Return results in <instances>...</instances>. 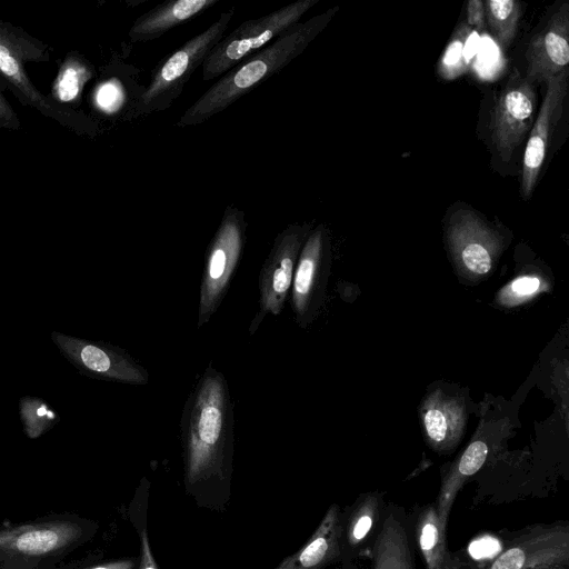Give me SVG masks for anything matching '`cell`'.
I'll return each instance as SVG.
<instances>
[{"label":"cell","mask_w":569,"mask_h":569,"mask_svg":"<svg viewBox=\"0 0 569 569\" xmlns=\"http://www.w3.org/2000/svg\"><path fill=\"white\" fill-rule=\"evenodd\" d=\"M92 66L79 53H69L60 66L50 98L58 104L76 109L86 83L92 78Z\"/></svg>","instance_id":"ffe728a7"},{"label":"cell","mask_w":569,"mask_h":569,"mask_svg":"<svg viewBox=\"0 0 569 569\" xmlns=\"http://www.w3.org/2000/svg\"><path fill=\"white\" fill-rule=\"evenodd\" d=\"M569 565V526H536L518 536L483 569H558Z\"/></svg>","instance_id":"9c48e42d"},{"label":"cell","mask_w":569,"mask_h":569,"mask_svg":"<svg viewBox=\"0 0 569 569\" xmlns=\"http://www.w3.org/2000/svg\"><path fill=\"white\" fill-rule=\"evenodd\" d=\"M378 508L376 495H368L361 499L349 521L348 540L350 545L357 546L367 538L377 520Z\"/></svg>","instance_id":"7402d4cb"},{"label":"cell","mask_w":569,"mask_h":569,"mask_svg":"<svg viewBox=\"0 0 569 569\" xmlns=\"http://www.w3.org/2000/svg\"><path fill=\"white\" fill-rule=\"evenodd\" d=\"M141 542H142V555H141V562L139 569H158L154 559L152 557L150 547H149V540L147 531L143 530L141 535Z\"/></svg>","instance_id":"83f0119b"},{"label":"cell","mask_w":569,"mask_h":569,"mask_svg":"<svg viewBox=\"0 0 569 569\" xmlns=\"http://www.w3.org/2000/svg\"><path fill=\"white\" fill-rule=\"evenodd\" d=\"M319 0H296L272 12L240 23L214 46L204 59L202 80L220 78L247 57L267 47L318 3Z\"/></svg>","instance_id":"8992f818"},{"label":"cell","mask_w":569,"mask_h":569,"mask_svg":"<svg viewBox=\"0 0 569 569\" xmlns=\"http://www.w3.org/2000/svg\"><path fill=\"white\" fill-rule=\"evenodd\" d=\"M52 339L61 353L83 375L128 385L144 386L149 373L128 352L104 342L86 341L58 332Z\"/></svg>","instance_id":"ba28073f"},{"label":"cell","mask_w":569,"mask_h":569,"mask_svg":"<svg viewBox=\"0 0 569 569\" xmlns=\"http://www.w3.org/2000/svg\"><path fill=\"white\" fill-rule=\"evenodd\" d=\"M233 429L227 378L210 362L196 380L180 419L188 483L223 476L232 451Z\"/></svg>","instance_id":"6da1fadb"},{"label":"cell","mask_w":569,"mask_h":569,"mask_svg":"<svg viewBox=\"0 0 569 569\" xmlns=\"http://www.w3.org/2000/svg\"><path fill=\"white\" fill-rule=\"evenodd\" d=\"M311 231L308 222H292L276 236L260 269L258 310L248 332L256 333L268 315L278 316L287 301L300 250Z\"/></svg>","instance_id":"52a82bcc"},{"label":"cell","mask_w":569,"mask_h":569,"mask_svg":"<svg viewBox=\"0 0 569 569\" xmlns=\"http://www.w3.org/2000/svg\"><path fill=\"white\" fill-rule=\"evenodd\" d=\"M483 6L492 37L500 47H509L517 33L522 13L521 3L515 0H487Z\"/></svg>","instance_id":"44dd1931"},{"label":"cell","mask_w":569,"mask_h":569,"mask_svg":"<svg viewBox=\"0 0 569 569\" xmlns=\"http://www.w3.org/2000/svg\"><path fill=\"white\" fill-rule=\"evenodd\" d=\"M540 281L536 277L526 276L516 279L511 284V290L515 293L527 296L538 290Z\"/></svg>","instance_id":"4316f807"},{"label":"cell","mask_w":569,"mask_h":569,"mask_svg":"<svg viewBox=\"0 0 569 569\" xmlns=\"http://www.w3.org/2000/svg\"><path fill=\"white\" fill-rule=\"evenodd\" d=\"M336 6L292 24L267 47L247 57L210 86L177 121L178 127L201 124L256 87L280 72L325 30L338 12Z\"/></svg>","instance_id":"7a4b0ae2"},{"label":"cell","mask_w":569,"mask_h":569,"mask_svg":"<svg viewBox=\"0 0 569 569\" xmlns=\"http://www.w3.org/2000/svg\"><path fill=\"white\" fill-rule=\"evenodd\" d=\"M339 509L331 506L309 541L276 569H321L340 552Z\"/></svg>","instance_id":"e0dca14e"},{"label":"cell","mask_w":569,"mask_h":569,"mask_svg":"<svg viewBox=\"0 0 569 569\" xmlns=\"http://www.w3.org/2000/svg\"><path fill=\"white\" fill-rule=\"evenodd\" d=\"M80 536L81 528L68 521L23 525L0 530V551L40 557L64 549Z\"/></svg>","instance_id":"5bb4252c"},{"label":"cell","mask_w":569,"mask_h":569,"mask_svg":"<svg viewBox=\"0 0 569 569\" xmlns=\"http://www.w3.org/2000/svg\"><path fill=\"white\" fill-rule=\"evenodd\" d=\"M527 80L531 83L568 73L569 4L565 2L536 33L526 50Z\"/></svg>","instance_id":"8fae6325"},{"label":"cell","mask_w":569,"mask_h":569,"mask_svg":"<svg viewBox=\"0 0 569 569\" xmlns=\"http://www.w3.org/2000/svg\"><path fill=\"white\" fill-rule=\"evenodd\" d=\"M47 46L22 29L0 20V79L21 104L38 111L74 133H87L90 121L82 112L54 102L31 82L27 63L47 62Z\"/></svg>","instance_id":"3957f363"},{"label":"cell","mask_w":569,"mask_h":569,"mask_svg":"<svg viewBox=\"0 0 569 569\" xmlns=\"http://www.w3.org/2000/svg\"><path fill=\"white\" fill-rule=\"evenodd\" d=\"M4 90H7V87L0 79V128L18 130L21 127V121L10 102L7 100L3 93Z\"/></svg>","instance_id":"d4e9b609"},{"label":"cell","mask_w":569,"mask_h":569,"mask_svg":"<svg viewBox=\"0 0 569 569\" xmlns=\"http://www.w3.org/2000/svg\"><path fill=\"white\" fill-rule=\"evenodd\" d=\"M246 238V213L229 204L206 250L199 291L198 329L211 320L223 301L243 253Z\"/></svg>","instance_id":"5b68a950"},{"label":"cell","mask_w":569,"mask_h":569,"mask_svg":"<svg viewBox=\"0 0 569 569\" xmlns=\"http://www.w3.org/2000/svg\"><path fill=\"white\" fill-rule=\"evenodd\" d=\"M558 569H567V568H558Z\"/></svg>","instance_id":"f546056e"},{"label":"cell","mask_w":569,"mask_h":569,"mask_svg":"<svg viewBox=\"0 0 569 569\" xmlns=\"http://www.w3.org/2000/svg\"><path fill=\"white\" fill-rule=\"evenodd\" d=\"M371 569H415L407 532L393 515L377 536Z\"/></svg>","instance_id":"d6986e66"},{"label":"cell","mask_w":569,"mask_h":569,"mask_svg":"<svg viewBox=\"0 0 569 569\" xmlns=\"http://www.w3.org/2000/svg\"><path fill=\"white\" fill-rule=\"evenodd\" d=\"M133 562L131 560H119L112 561L103 565H99L96 567H91L88 569H132Z\"/></svg>","instance_id":"f1b7e54d"},{"label":"cell","mask_w":569,"mask_h":569,"mask_svg":"<svg viewBox=\"0 0 569 569\" xmlns=\"http://www.w3.org/2000/svg\"><path fill=\"white\" fill-rule=\"evenodd\" d=\"M527 78L515 70L496 101L491 138L498 156L509 161L533 123L536 93Z\"/></svg>","instance_id":"30bf717a"},{"label":"cell","mask_w":569,"mask_h":569,"mask_svg":"<svg viewBox=\"0 0 569 569\" xmlns=\"http://www.w3.org/2000/svg\"><path fill=\"white\" fill-rule=\"evenodd\" d=\"M450 231L466 268L477 274L488 272L495 240L483 221L476 213L462 210L452 217Z\"/></svg>","instance_id":"9a60e30c"},{"label":"cell","mask_w":569,"mask_h":569,"mask_svg":"<svg viewBox=\"0 0 569 569\" xmlns=\"http://www.w3.org/2000/svg\"><path fill=\"white\" fill-rule=\"evenodd\" d=\"M425 427L433 442L441 443L446 440L448 433L447 420L440 410L429 409L425 413Z\"/></svg>","instance_id":"cb8c5ba5"},{"label":"cell","mask_w":569,"mask_h":569,"mask_svg":"<svg viewBox=\"0 0 569 569\" xmlns=\"http://www.w3.org/2000/svg\"><path fill=\"white\" fill-rule=\"evenodd\" d=\"M219 0H170L162 2L136 19L129 37L144 42L160 38L177 26L193 19Z\"/></svg>","instance_id":"2e32d148"},{"label":"cell","mask_w":569,"mask_h":569,"mask_svg":"<svg viewBox=\"0 0 569 569\" xmlns=\"http://www.w3.org/2000/svg\"><path fill=\"white\" fill-rule=\"evenodd\" d=\"M327 236L323 224L311 229L298 257L290 288V303L299 327L313 319L320 300L319 284L326 256Z\"/></svg>","instance_id":"7c38bea8"},{"label":"cell","mask_w":569,"mask_h":569,"mask_svg":"<svg viewBox=\"0 0 569 569\" xmlns=\"http://www.w3.org/2000/svg\"><path fill=\"white\" fill-rule=\"evenodd\" d=\"M567 79L568 73H563L546 82L547 91L539 113L532 123L523 154L521 194L526 199L531 196L537 183L551 128L556 124L567 94Z\"/></svg>","instance_id":"4fadbf2b"},{"label":"cell","mask_w":569,"mask_h":569,"mask_svg":"<svg viewBox=\"0 0 569 569\" xmlns=\"http://www.w3.org/2000/svg\"><path fill=\"white\" fill-rule=\"evenodd\" d=\"M446 529L447 525L440 521L435 506L421 511L416 532L426 569H458L459 562L448 549Z\"/></svg>","instance_id":"ac0fdd59"},{"label":"cell","mask_w":569,"mask_h":569,"mask_svg":"<svg viewBox=\"0 0 569 569\" xmlns=\"http://www.w3.org/2000/svg\"><path fill=\"white\" fill-rule=\"evenodd\" d=\"M234 8L221 12L217 20L176 49L153 69L151 78L139 97L140 112L162 111L180 97L186 83L224 37L234 16Z\"/></svg>","instance_id":"277c9868"},{"label":"cell","mask_w":569,"mask_h":569,"mask_svg":"<svg viewBox=\"0 0 569 569\" xmlns=\"http://www.w3.org/2000/svg\"><path fill=\"white\" fill-rule=\"evenodd\" d=\"M470 33V27L467 24L461 26L452 38L445 56L441 59L440 69L446 78H455L463 70V54L462 50L465 41Z\"/></svg>","instance_id":"603a6c76"},{"label":"cell","mask_w":569,"mask_h":569,"mask_svg":"<svg viewBox=\"0 0 569 569\" xmlns=\"http://www.w3.org/2000/svg\"><path fill=\"white\" fill-rule=\"evenodd\" d=\"M486 13L483 1L470 0L467 2V26L475 27L478 30L485 28Z\"/></svg>","instance_id":"484cf974"}]
</instances>
